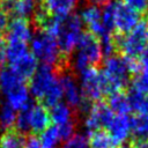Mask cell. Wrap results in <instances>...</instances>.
Instances as JSON below:
<instances>
[{
	"instance_id": "cell-1",
	"label": "cell",
	"mask_w": 148,
	"mask_h": 148,
	"mask_svg": "<svg viewBox=\"0 0 148 148\" xmlns=\"http://www.w3.org/2000/svg\"><path fill=\"white\" fill-rule=\"evenodd\" d=\"M114 50L121 56L136 59L148 44V20L147 17L138 22V24L125 36L118 32L112 34Z\"/></svg>"
},
{
	"instance_id": "cell-2",
	"label": "cell",
	"mask_w": 148,
	"mask_h": 148,
	"mask_svg": "<svg viewBox=\"0 0 148 148\" xmlns=\"http://www.w3.org/2000/svg\"><path fill=\"white\" fill-rule=\"evenodd\" d=\"M103 64V52L99 39L92 34L82 32L76 46L72 68L82 72L88 67L97 68Z\"/></svg>"
},
{
	"instance_id": "cell-3",
	"label": "cell",
	"mask_w": 148,
	"mask_h": 148,
	"mask_svg": "<svg viewBox=\"0 0 148 148\" xmlns=\"http://www.w3.org/2000/svg\"><path fill=\"white\" fill-rule=\"evenodd\" d=\"M35 36L31 39V51L36 59H39L43 65L51 66L53 68L58 67L65 60H71L60 54L57 38L44 32L35 31Z\"/></svg>"
},
{
	"instance_id": "cell-4",
	"label": "cell",
	"mask_w": 148,
	"mask_h": 148,
	"mask_svg": "<svg viewBox=\"0 0 148 148\" xmlns=\"http://www.w3.org/2000/svg\"><path fill=\"white\" fill-rule=\"evenodd\" d=\"M80 87L83 96L92 103L112 94L103 72L95 67H88L80 72Z\"/></svg>"
},
{
	"instance_id": "cell-5",
	"label": "cell",
	"mask_w": 148,
	"mask_h": 148,
	"mask_svg": "<svg viewBox=\"0 0 148 148\" xmlns=\"http://www.w3.org/2000/svg\"><path fill=\"white\" fill-rule=\"evenodd\" d=\"M82 34V20L76 14H71L62 20L61 29L57 37L60 54L71 59Z\"/></svg>"
},
{
	"instance_id": "cell-6",
	"label": "cell",
	"mask_w": 148,
	"mask_h": 148,
	"mask_svg": "<svg viewBox=\"0 0 148 148\" xmlns=\"http://www.w3.org/2000/svg\"><path fill=\"white\" fill-rule=\"evenodd\" d=\"M104 69L102 71L106 77L112 92L123 91L127 88L130 80L132 79L124 58L121 56L112 54L104 61Z\"/></svg>"
},
{
	"instance_id": "cell-7",
	"label": "cell",
	"mask_w": 148,
	"mask_h": 148,
	"mask_svg": "<svg viewBox=\"0 0 148 148\" xmlns=\"http://www.w3.org/2000/svg\"><path fill=\"white\" fill-rule=\"evenodd\" d=\"M57 80H58V75L53 67L47 65L39 66L35 72V74L30 77L29 89L31 95L38 101H42L45 94L49 91V89Z\"/></svg>"
},
{
	"instance_id": "cell-8",
	"label": "cell",
	"mask_w": 148,
	"mask_h": 148,
	"mask_svg": "<svg viewBox=\"0 0 148 148\" xmlns=\"http://www.w3.org/2000/svg\"><path fill=\"white\" fill-rule=\"evenodd\" d=\"M114 113L108 106L106 103L99 101L92 103V106L88 114L84 117V127L88 133L102 130V127H108L109 123L112 120Z\"/></svg>"
},
{
	"instance_id": "cell-9",
	"label": "cell",
	"mask_w": 148,
	"mask_h": 148,
	"mask_svg": "<svg viewBox=\"0 0 148 148\" xmlns=\"http://www.w3.org/2000/svg\"><path fill=\"white\" fill-rule=\"evenodd\" d=\"M140 21V14L131 9L123 2H116L114 8V28L116 32L126 35Z\"/></svg>"
},
{
	"instance_id": "cell-10",
	"label": "cell",
	"mask_w": 148,
	"mask_h": 148,
	"mask_svg": "<svg viewBox=\"0 0 148 148\" xmlns=\"http://www.w3.org/2000/svg\"><path fill=\"white\" fill-rule=\"evenodd\" d=\"M131 123H132V117L128 114L120 116V114H114L112 120L109 123L106 130L114 143L120 147L123 142L127 140V138L131 134Z\"/></svg>"
},
{
	"instance_id": "cell-11",
	"label": "cell",
	"mask_w": 148,
	"mask_h": 148,
	"mask_svg": "<svg viewBox=\"0 0 148 148\" xmlns=\"http://www.w3.org/2000/svg\"><path fill=\"white\" fill-rule=\"evenodd\" d=\"M81 20L86 23L87 28L89 29V32L96 36L98 39L103 37L104 35H108L109 32L105 31L103 24H102V15L101 10L97 6L87 3L82 10H81Z\"/></svg>"
},
{
	"instance_id": "cell-12",
	"label": "cell",
	"mask_w": 148,
	"mask_h": 148,
	"mask_svg": "<svg viewBox=\"0 0 148 148\" xmlns=\"http://www.w3.org/2000/svg\"><path fill=\"white\" fill-rule=\"evenodd\" d=\"M31 38V24L27 18H13L9 22L6 34L3 35L5 42H23L27 43Z\"/></svg>"
},
{
	"instance_id": "cell-13",
	"label": "cell",
	"mask_w": 148,
	"mask_h": 148,
	"mask_svg": "<svg viewBox=\"0 0 148 148\" xmlns=\"http://www.w3.org/2000/svg\"><path fill=\"white\" fill-rule=\"evenodd\" d=\"M80 0H39V6L50 15L66 17L76 9Z\"/></svg>"
},
{
	"instance_id": "cell-14",
	"label": "cell",
	"mask_w": 148,
	"mask_h": 148,
	"mask_svg": "<svg viewBox=\"0 0 148 148\" xmlns=\"http://www.w3.org/2000/svg\"><path fill=\"white\" fill-rule=\"evenodd\" d=\"M51 124V117L49 110L40 103L34 104L30 110L29 125L31 134H38L45 131Z\"/></svg>"
},
{
	"instance_id": "cell-15",
	"label": "cell",
	"mask_w": 148,
	"mask_h": 148,
	"mask_svg": "<svg viewBox=\"0 0 148 148\" xmlns=\"http://www.w3.org/2000/svg\"><path fill=\"white\" fill-rule=\"evenodd\" d=\"M25 80L18 75L12 66L9 67H3L0 72V90L7 95L9 91L13 89L17 88L21 84H24Z\"/></svg>"
},
{
	"instance_id": "cell-16",
	"label": "cell",
	"mask_w": 148,
	"mask_h": 148,
	"mask_svg": "<svg viewBox=\"0 0 148 148\" xmlns=\"http://www.w3.org/2000/svg\"><path fill=\"white\" fill-rule=\"evenodd\" d=\"M50 112V117H51V121H53L56 124V126L59 125H64L71 121H79V117L75 113V111L73 109H71L66 103H59L54 106L51 108Z\"/></svg>"
},
{
	"instance_id": "cell-17",
	"label": "cell",
	"mask_w": 148,
	"mask_h": 148,
	"mask_svg": "<svg viewBox=\"0 0 148 148\" xmlns=\"http://www.w3.org/2000/svg\"><path fill=\"white\" fill-rule=\"evenodd\" d=\"M12 67L24 80H28V79H30L35 74V72L38 68V66H37V59L32 56V53H29L28 52L25 56H23L17 61H15L12 65Z\"/></svg>"
},
{
	"instance_id": "cell-18",
	"label": "cell",
	"mask_w": 148,
	"mask_h": 148,
	"mask_svg": "<svg viewBox=\"0 0 148 148\" xmlns=\"http://www.w3.org/2000/svg\"><path fill=\"white\" fill-rule=\"evenodd\" d=\"M108 106L111 109V111L113 113L120 114V116H125L128 114L132 110L130 106V102L127 98V94L123 90V91H116L112 92L111 95H109L108 97Z\"/></svg>"
},
{
	"instance_id": "cell-19",
	"label": "cell",
	"mask_w": 148,
	"mask_h": 148,
	"mask_svg": "<svg viewBox=\"0 0 148 148\" xmlns=\"http://www.w3.org/2000/svg\"><path fill=\"white\" fill-rule=\"evenodd\" d=\"M87 140L89 148H118L105 130H97L88 133Z\"/></svg>"
},
{
	"instance_id": "cell-20",
	"label": "cell",
	"mask_w": 148,
	"mask_h": 148,
	"mask_svg": "<svg viewBox=\"0 0 148 148\" xmlns=\"http://www.w3.org/2000/svg\"><path fill=\"white\" fill-rule=\"evenodd\" d=\"M6 96H7V102L12 105V108L14 110H21V109H23L31 101L30 97H29L28 87H27L25 83L18 86L15 89H13Z\"/></svg>"
},
{
	"instance_id": "cell-21",
	"label": "cell",
	"mask_w": 148,
	"mask_h": 148,
	"mask_svg": "<svg viewBox=\"0 0 148 148\" xmlns=\"http://www.w3.org/2000/svg\"><path fill=\"white\" fill-rule=\"evenodd\" d=\"M25 135L20 133L15 127L6 130L0 136V148H23Z\"/></svg>"
},
{
	"instance_id": "cell-22",
	"label": "cell",
	"mask_w": 148,
	"mask_h": 148,
	"mask_svg": "<svg viewBox=\"0 0 148 148\" xmlns=\"http://www.w3.org/2000/svg\"><path fill=\"white\" fill-rule=\"evenodd\" d=\"M6 47V60L14 64L20 58L28 53L27 43L23 42H7L5 45Z\"/></svg>"
},
{
	"instance_id": "cell-23",
	"label": "cell",
	"mask_w": 148,
	"mask_h": 148,
	"mask_svg": "<svg viewBox=\"0 0 148 148\" xmlns=\"http://www.w3.org/2000/svg\"><path fill=\"white\" fill-rule=\"evenodd\" d=\"M16 116V110H14L8 102H3L0 106V128L3 131L13 128L15 126Z\"/></svg>"
},
{
	"instance_id": "cell-24",
	"label": "cell",
	"mask_w": 148,
	"mask_h": 148,
	"mask_svg": "<svg viewBox=\"0 0 148 148\" xmlns=\"http://www.w3.org/2000/svg\"><path fill=\"white\" fill-rule=\"evenodd\" d=\"M38 6V0H17L14 9V18H27L32 16Z\"/></svg>"
},
{
	"instance_id": "cell-25",
	"label": "cell",
	"mask_w": 148,
	"mask_h": 148,
	"mask_svg": "<svg viewBox=\"0 0 148 148\" xmlns=\"http://www.w3.org/2000/svg\"><path fill=\"white\" fill-rule=\"evenodd\" d=\"M62 97H64L62 88H61V84H60L59 79H58V80L52 84V87L49 89V91L45 94V96H44L43 99L40 101V104H43L45 108H46V106L52 108V106L59 104Z\"/></svg>"
},
{
	"instance_id": "cell-26",
	"label": "cell",
	"mask_w": 148,
	"mask_h": 148,
	"mask_svg": "<svg viewBox=\"0 0 148 148\" xmlns=\"http://www.w3.org/2000/svg\"><path fill=\"white\" fill-rule=\"evenodd\" d=\"M131 134L134 138L133 140L148 139V119L142 116L132 117Z\"/></svg>"
},
{
	"instance_id": "cell-27",
	"label": "cell",
	"mask_w": 148,
	"mask_h": 148,
	"mask_svg": "<svg viewBox=\"0 0 148 148\" xmlns=\"http://www.w3.org/2000/svg\"><path fill=\"white\" fill-rule=\"evenodd\" d=\"M39 142H40L42 148H57L60 142L57 126L50 125L45 131H43L40 133Z\"/></svg>"
},
{
	"instance_id": "cell-28",
	"label": "cell",
	"mask_w": 148,
	"mask_h": 148,
	"mask_svg": "<svg viewBox=\"0 0 148 148\" xmlns=\"http://www.w3.org/2000/svg\"><path fill=\"white\" fill-rule=\"evenodd\" d=\"M132 88L142 95H148V67H142L132 76Z\"/></svg>"
},
{
	"instance_id": "cell-29",
	"label": "cell",
	"mask_w": 148,
	"mask_h": 148,
	"mask_svg": "<svg viewBox=\"0 0 148 148\" xmlns=\"http://www.w3.org/2000/svg\"><path fill=\"white\" fill-rule=\"evenodd\" d=\"M114 8L116 3H109L104 7V12L102 15V24L106 32L112 34L114 29Z\"/></svg>"
},
{
	"instance_id": "cell-30",
	"label": "cell",
	"mask_w": 148,
	"mask_h": 148,
	"mask_svg": "<svg viewBox=\"0 0 148 148\" xmlns=\"http://www.w3.org/2000/svg\"><path fill=\"white\" fill-rule=\"evenodd\" d=\"M61 148H89L88 140L83 134H74L71 139L64 142Z\"/></svg>"
},
{
	"instance_id": "cell-31",
	"label": "cell",
	"mask_w": 148,
	"mask_h": 148,
	"mask_svg": "<svg viewBox=\"0 0 148 148\" xmlns=\"http://www.w3.org/2000/svg\"><path fill=\"white\" fill-rule=\"evenodd\" d=\"M123 3L139 14H146L148 12V0H123Z\"/></svg>"
},
{
	"instance_id": "cell-32",
	"label": "cell",
	"mask_w": 148,
	"mask_h": 148,
	"mask_svg": "<svg viewBox=\"0 0 148 148\" xmlns=\"http://www.w3.org/2000/svg\"><path fill=\"white\" fill-rule=\"evenodd\" d=\"M23 148H42L39 139L34 134H28L25 136V142Z\"/></svg>"
},
{
	"instance_id": "cell-33",
	"label": "cell",
	"mask_w": 148,
	"mask_h": 148,
	"mask_svg": "<svg viewBox=\"0 0 148 148\" xmlns=\"http://www.w3.org/2000/svg\"><path fill=\"white\" fill-rule=\"evenodd\" d=\"M8 25H9V16L0 8V35L2 37L6 34Z\"/></svg>"
},
{
	"instance_id": "cell-34",
	"label": "cell",
	"mask_w": 148,
	"mask_h": 148,
	"mask_svg": "<svg viewBox=\"0 0 148 148\" xmlns=\"http://www.w3.org/2000/svg\"><path fill=\"white\" fill-rule=\"evenodd\" d=\"M130 148H148V139L132 140Z\"/></svg>"
},
{
	"instance_id": "cell-35",
	"label": "cell",
	"mask_w": 148,
	"mask_h": 148,
	"mask_svg": "<svg viewBox=\"0 0 148 148\" xmlns=\"http://www.w3.org/2000/svg\"><path fill=\"white\" fill-rule=\"evenodd\" d=\"M138 113H139V116H142V117L148 119V97H145V99H143Z\"/></svg>"
},
{
	"instance_id": "cell-36",
	"label": "cell",
	"mask_w": 148,
	"mask_h": 148,
	"mask_svg": "<svg viewBox=\"0 0 148 148\" xmlns=\"http://www.w3.org/2000/svg\"><path fill=\"white\" fill-rule=\"evenodd\" d=\"M86 2L98 7V6H106V5L111 3V0H86Z\"/></svg>"
},
{
	"instance_id": "cell-37",
	"label": "cell",
	"mask_w": 148,
	"mask_h": 148,
	"mask_svg": "<svg viewBox=\"0 0 148 148\" xmlns=\"http://www.w3.org/2000/svg\"><path fill=\"white\" fill-rule=\"evenodd\" d=\"M141 61H142V64L145 66L148 67V44L145 47V50L142 51V53H141Z\"/></svg>"
},
{
	"instance_id": "cell-38",
	"label": "cell",
	"mask_w": 148,
	"mask_h": 148,
	"mask_svg": "<svg viewBox=\"0 0 148 148\" xmlns=\"http://www.w3.org/2000/svg\"><path fill=\"white\" fill-rule=\"evenodd\" d=\"M2 43H5V39H3V37H2L1 35H0V45H1Z\"/></svg>"
},
{
	"instance_id": "cell-39",
	"label": "cell",
	"mask_w": 148,
	"mask_h": 148,
	"mask_svg": "<svg viewBox=\"0 0 148 148\" xmlns=\"http://www.w3.org/2000/svg\"><path fill=\"white\" fill-rule=\"evenodd\" d=\"M118 148H130V146H120V147H118Z\"/></svg>"
}]
</instances>
